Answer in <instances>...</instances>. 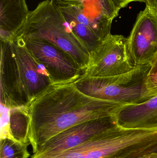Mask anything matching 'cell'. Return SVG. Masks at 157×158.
<instances>
[{"label":"cell","instance_id":"cell-1","mask_svg":"<svg viewBox=\"0 0 157 158\" xmlns=\"http://www.w3.org/2000/svg\"><path fill=\"white\" fill-rule=\"evenodd\" d=\"M124 105L86 95L74 82L51 85L26 107L33 154L58 134L86 121L115 116Z\"/></svg>","mask_w":157,"mask_h":158},{"label":"cell","instance_id":"cell-2","mask_svg":"<svg viewBox=\"0 0 157 158\" xmlns=\"http://www.w3.org/2000/svg\"><path fill=\"white\" fill-rule=\"evenodd\" d=\"M52 84L45 68L34 58L21 38L1 41V106L26 107Z\"/></svg>","mask_w":157,"mask_h":158},{"label":"cell","instance_id":"cell-3","mask_svg":"<svg viewBox=\"0 0 157 158\" xmlns=\"http://www.w3.org/2000/svg\"><path fill=\"white\" fill-rule=\"evenodd\" d=\"M24 40L47 41L70 55L85 71L89 53L63 18L53 0L41 2L30 11L27 20L14 36Z\"/></svg>","mask_w":157,"mask_h":158},{"label":"cell","instance_id":"cell-4","mask_svg":"<svg viewBox=\"0 0 157 158\" xmlns=\"http://www.w3.org/2000/svg\"><path fill=\"white\" fill-rule=\"evenodd\" d=\"M150 66V64L135 66L127 73L112 77L83 76L74 83L91 97L125 105L140 104L150 99L145 85Z\"/></svg>","mask_w":157,"mask_h":158},{"label":"cell","instance_id":"cell-5","mask_svg":"<svg viewBox=\"0 0 157 158\" xmlns=\"http://www.w3.org/2000/svg\"><path fill=\"white\" fill-rule=\"evenodd\" d=\"M135 67L130 54L127 39L110 34L89 54L83 76L108 77L127 73Z\"/></svg>","mask_w":157,"mask_h":158},{"label":"cell","instance_id":"cell-6","mask_svg":"<svg viewBox=\"0 0 157 158\" xmlns=\"http://www.w3.org/2000/svg\"><path fill=\"white\" fill-rule=\"evenodd\" d=\"M131 149L127 135L113 126L71 149L50 155L33 154L31 158H128Z\"/></svg>","mask_w":157,"mask_h":158},{"label":"cell","instance_id":"cell-7","mask_svg":"<svg viewBox=\"0 0 157 158\" xmlns=\"http://www.w3.org/2000/svg\"><path fill=\"white\" fill-rule=\"evenodd\" d=\"M53 1L62 16L85 26L101 41L111 34L112 21L120 11L112 0H84L72 3Z\"/></svg>","mask_w":157,"mask_h":158},{"label":"cell","instance_id":"cell-8","mask_svg":"<svg viewBox=\"0 0 157 158\" xmlns=\"http://www.w3.org/2000/svg\"><path fill=\"white\" fill-rule=\"evenodd\" d=\"M23 40L31 55L49 73L52 84L73 83L84 74L70 55L52 44L40 39Z\"/></svg>","mask_w":157,"mask_h":158},{"label":"cell","instance_id":"cell-9","mask_svg":"<svg viewBox=\"0 0 157 158\" xmlns=\"http://www.w3.org/2000/svg\"><path fill=\"white\" fill-rule=\"evenodd\" d=\"M127 44L135 66L151 63L157 51V11L146 6L139 13Z\"/></svg>","mask_w":157,"mask_h":158},{"label":"cell","instance_id":"cell-10","mask_svg":"<svg viewBox=\"0 0 157 158\" xmlns=\"http://www.w3.org/2000/svg\"><path fill=\"white\" fill-rule=\"evenodd\" d=\"M116 124L115 116L81 123L53 136L33 154L50 155L68 150L85 143Z\"/></svg>","mask_w":157,"mask_h":158},{"label":"cell","instance_id":"cell-11","mask_svg":"<svg viewBox=\"0 0 157 158\" xmlns=\"http://www.w3.org/2000/svg\"><path fill=\"white\" fill-rule=\"evenodd\" d=\"M117 123L126 128H157V96L140 104L123 106L116 116Z\"/></svg>","mask_w":157,"mask_h":158},{"label":"cell","instance_id":"cell-12","mask_svg":"<svg viewBox=\"0 0 157 158\" xmlns=\"http://www.w3.org/2000/svg\"><path fill=\"white\" fill-rule=\"evenodd\" d=\"M30 11L26 0H0V40L11 41L27 20Z\"/></svg>","mask_w":157,"mask_h":158},{"label":"cell","instance_id":"cell-13","mask_svg":"<svg viewBox=\"0 0 157 158\" xmlns=\"http://www.w3.org/2000/svg\"><path fill=\"white\" fill-rule=\"evenodd\" d=\"M9 129L12 138L24 144H30V118L26 107L9 110Z\"/></svg>","mask_w":157,"mask_h":158},{"label":"cell","instance_id":"cell-14","mask_svg":"<svg viewBox=\"0 0 157 158\" xmlns=\"http://www.w3.org/2000/svg\"><path fill=\"white\" fill-rule=\"evenodd\" d=\"M28 146L11 138L0 139V158H28Z\"/></svg>","mask_w":157,"mask_h":158},{"label":"cell","instance_id":"cell-15","mask_svg":"<svg viewBox=\"0 0 157 158\" xmlns=\"http://www.w3.org/2000/svg\"><path fill=\"white\" fill-rule=\"evenodd\" d=\"M150 68L147 76L145 85L148 98L157 96V51L150 63Z\"/></svg>","mask_w":157,"mask_h":158},{"label":"cell","instance_id":"cell-16","mask_svg":"<svg viewBox=\"0 0 157 158\" xmlns=\"http://www.w3.org/2000/svg\"><path fill=\"white\" fill-rule=\"evenodd\" d=\"M118 9L120 10L122 8L126 7L128 5L133 2H145L146 0H112Z\"/></svg>","mask_w":157,"mask_h":158},{"label":"cell","instance_id":"cell-17","mask_svg":"<svg viewBox=\"0 0 157 158\" xmlns=\"http://www.w3.org/2000/svg\"><path fill=\"white\" fill-rule=\"evenodd\" d=\"M146 6L157 11V0H146Z\"/></svg>","mask_w":157,"mask_h":158},{"label":"cell","instance_id":"cell-18","mask_svg":"<svg viewBox=\"0 0 157 158\" xmlns=\"http://www.w3.org/2000/svg\"><path fill=\"white\" fill-rule=\"evenodd\" d=\"M134 158H157V153L150 152Z\"/></svg>","mask_w":157,"mask_h":158},{"label":"cell","instance_id":"cell-19","mask_svg":"<svg viewBox=\"0 0 157 158\" xmlns=\"http://www.w3.org/2000/svg\"><path fill=\"white\" fill-rule=\"evenodd\" d=\"M150 152H157V146L155 147L154 148H152V149L150 150V152H149V153H150Z\"/></svg>","mask_w":157,"mask_h":158}]
</instances>
